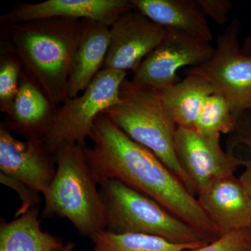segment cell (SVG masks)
<instances>
[{
    "instance_id": "obj_28",
    "label": "cell",
    "mask_w": 251,
    "mask_h": 251,
    "mask_svg": "<svg viewBox=\"0 0 251 251\" xmlns=\"http://www.w3.org/2000/svg\"><path fill=\"white\" fill-rule=\"evenodd\" d=\"M247 251H251V231L250 239H249V245H248Z\"/></svg>"
},
{
    "instance_id": "obj_17",
    "label": "cell",
    "mask_w": 251,
    "mask_h": 251,
    "mask_svg": "<svg viewBox=\"0 0 251 251\" xmlns=\"http://www.w3.org/2000/svg\"><path fill=\"white\" fill-rule=\"evenodd\" d=\"M157 91L177 126L193 129L203 104L214 93L210 84L195 74H187L177 83Z\"/></svg>"
},
{
    "instance_id": "obj_15",
    "label": "cell",
    "mask_w": 251,
    "mask_h": 251,
    "mask_svg": "<svg viewBox=\"0 0 251 251\" xmlns=\"http://www.w3.org/2000/svg\"><path fill=\"white\" fill-rule=\"evenodd\" d=\"M110 27L82 20L80 43L73 60L67 86V99L84 92L102 69L110 45Z\"/></svg>"
},
{
    "instance_id": "obj_7",
    "label": "cell",
    "mask_w": 251,
    "mask_h": 251,
    "mask_svg": "<svg viewBox=\"0 0 251 251\" xmlns=\"http://www.w3.org/2000/svg\"><path fill=\"white\" fill-rule=\"evenodd\" d=\"M241 24L234 19L218 37L211 58L186 74L204 77L228 102L236 120L251 111V57L239 44Z\"/></svg>"
},
{
    "instance_id": "obj_13",
    "label": "cell",
    "mask_w": 251,
    "mask_h": 251,
    "mask_svg": "<svg viewBox=\"0 0 251 251\" xmlns=\"http://www.w3.org/2000/svg\"><path fill=\"white\" fill-rule=\"evenodd\" d=\"M197 196L220 235L251 228V196L234 175L214 181Z\"/></svg>"
},
{
    "instance_id": "obj_19",
    "label": "cell",
    "mask_w": 251,
    "mask_h": 251,
    "mask_svg": "<svg viewBox=\"0 0 251 251\" xmlns=\"http://www.w3.org/2000/svg\"><path fill=\"white\" fill-rule=\"evenodd\" d=\"M92 240L94 251H184L199 248L191 244H175L157 236L114 233L107 229Z\"/></svg>"
},
{
    "instance_id": "obj_14",
    "label": "cell",
    "mask_w": 251,
    "mask_h": 251,
    "mask_svg": "<svg viewBox=\"0 0 251 251\" xmlns=\"http://www.w3.org/2000/svg\"><path fill=\"white\" fill-rule=\"evenodd\" d=\"M133 9L166 30L182 33L210 43L206 16L196 0H130Z\"/></svg>"
},
{
    "instance_id": "obj_22",
    "label": "cell",
    "mask_w": 251,
    "mask_h": 251,
    "mask_svg": "<svg viewBox=\"0 0 251 251\" xmlns=\"http://www.w3.org/2000/svg\"><path fill=\"white\" fill-rule=\"evenodd\" d=\"M251 231V228L233 231L202 247L184 251H247Z\"/></svg>"
},
{
    "instance_id": "obj_9",
    "label": "cell",
    "mask_w": 251,
    "mask_h": 251,
    "mask_svg": "<svg viewBox=\"0 0 251 251\" xmlns=\"http://www.w3.org/2000/svg\"><path fill=\"white\" fill-rule=\"evenodd\" d=\"M214 52V48L207 41L167 30L161 44L141 62L132 80L148 88L161 90L181 81L177 72L181 67L202 65Z\"/></svg>"
},
{
    "instance_id": "obj_23",
    "label": "cell",
    "mask_w": 251,
    "mask_h": 251,
    "mask_svg": "<svg viewBox=\"0 0 251 251\" xmlns=\"http://www.w3.org/2000/svg\"><path fill=\"white\" fill-rule=\"evenodd\" d=\"M206 18H211L221 25H224L228 20L233 4L229 0H196Z\"/></svg>"
},
{
    "instance_id": "obj_4",
    "label": "cell",
    "mask_w": 251,
    "mask_h": 251,
    "mask_svg": "<svg viewBox=\"0 0 251 251\" xmlns=\"http://www.w3.org/2000/svg\"><path fill=\"white\" fill-rule=\"evenodd\" d=\"M120 103L105 110L106 115L135 143L151 151L195 196L175 151L177 125L162 103L158 91L125 79Z\"/></svg>"
},
{
    "instance_id": "obj_11",
    "label": "cell",
    "mask_w": 251,
    "mask_h": 251,
    "mask_svg": "<svg viewBox=\"0 0 251 251\" xmlns=\"http://www.w3.org/2000/svg\"><path fill=\"white\" fill-rule=\"evenodd\" d=\"M1 174L44 194L56 173L55 157L41 138L22 141L14 138L4 123L0 126Z\"/></svg>"
},
{
    "instance_id": "obj_16",
    "label": "cell",
    "mask_w": 251,
    "mask_h": 251,
    "mask_svg": "<svg viewBox=\"0 0 251 251\" xmlns=\"http://www.w3.org/2000/svg\"><path fill=\"white\" fill-rule=\"evenodd\" d=\"M39 87L22 72L19 89L5 125L27 139H43L56 112Z\"/></svg>"
},
{
    "instance_id": "obj_26",
    "label": "cell",
    "mask_w": 251,
    "mask_h": 251,
    "mask_svg": "<svg viewBox=\"0 0 251 251\" xmlns=\"http://www.w3.org/2000/svg\"><path fill=\"white\" fill-rule=\"evenodd\" d=\"M242 49L244 53L251 57V34L244 40Z\"/></svg>"
},
{
    "instance_id": "obj_25",
    "label": "cell",
    "mask_w": 251,
    "mask_h": 251,
    "mask_svg": "<svg viewBox=\"0 0 251 251\" xmlns=\"http://www.w3.org/2000/svg\"><path fill=\"white\" fill-rule=\"evenodd\" d=\"M244 171L239 176L241 182L251 196V159L247 160L244 163Z\"/></svg>"
},
{
    "instance_id": "obj_10",
    "label": "cell",
    "mask_w": 251,
    "mask_h": 251,
    "mask_svg": "<svg viewBox=\"0 0 251 251\" xmlns=\"http://www.w3.org/2000/svg\"><path fill=\"white\" fill-rule=\"evenodd\" d=\"M166 32L135 9L127 11L110 27V45L102 69L135 72L161 44Z\"/></svg>"
},
{
    "instance_id": "obj_21",
    "label": "cell",
    "mask_w": 251,
    "mask_h": 251,
    "mask_svg": "<svg viewBox=\"0 0 251 251\" xmlns=\"http://www.w3.org/2000/svg\"><path fill=\"white\" fill-rule=\"evenodd\" d=\"M22 71L18 57L1 58L0 66V105L1 110L8 113L12 106L19 89Z\"/></svg>"
},
{
    "instance_id": "obj_6",
    "label": "cell",
    "mask_w": 251,
    "mask_h": 251,
    "mask_svg": "<svg viewBox=\"0 0 251 251\" xmlns=\"http://www.w3.org/2000/svg\"><path fill=\"white\" fill-rule=\"evenodd\" d=\"M126 75L122 71L101 69L80 97L65 99L43 138L51 153L65 144L86 147L96 118L121 101L120 87Z\"/></svg>"
},
{
    "instance_id": "obj_2",
    "label": "cell",
    "mask_w": 251,
    "mask_h": 251,
    "mask_svg": "<svg viewBox=\"0 0 251 251\" xmlns=\"http://www.w3.org/2000/svg\"><path fill=\"white\" fill-rule=\"evenodd\" d=\"M11 25V39L23 72L52 105L64 101L82 20L49 18Z\"/></svg>"
},
{
    "instance_id": "obj_8",
    "label": "cell",
    "mask_w": 251,
    "mask_h": 251,
    "mask_svg": "<svg viewBox=\"0 0 251 251\" xmlns=\"http://www.w3.org/2000/svg\"><path fill=\"white\" fill-rule=\"evenodd\" d=\"M175 151L195 196L214 181L234 175L245 161L223 150L220 134L204 135L183 127L175 132Z\"/></svg>"
},
{
    "instance_id": "obj_18",
    "label": "cell",
    "mask_w": 251,
    "mask_h": 251,
    "mask_svg": "<svg viewBox=\"0 0 251 251\" xmlns=\"http://www.w3.org/2000/svg\"><path fill=\"white\" fill-rule=\"evenodd\" d=\"M39 208L34 206L11 222L0 225V251H59L62 239L44 232L39 219Z\"/></svg>"
},
{
    "instance_id": "obj_1",
    "label": "cell",
    "mask_w": 251,
    "mask_h": 251,
    "mask_svg": "<svg viewBox=\"0 0 251 251\" xmlns=\"http://www.w3.org/2000/svg\"><path fill=\"white\" fill-rule=\"evenodd\" d=\"M85 148L87 163L98 184L116 179L156 201L210 243L221 237L197 198L151 151L130 139L102 113L94 120Z\"/></svg>"
},
{
    "instance_id": "obj_24",
    "label": "cell",
    "mask_w": 251,
    "mask_h": 251,
    "mask_svg": "<svg viewBox=\"0 0 251 251\" xmlns=\"http://www.w3.org/2000/svg\"><path fill=\"white\" fill-rule=\"evenodd\" d=\"M233 133V143L247 149L251 153V115L249 112L238 118Z\"/></svg>"
},
{
    "instance_id": "obj_20",
    "label": "cell",
    "mask_w": 251,
    "mask_h": 251,
    "mask_svg": "<svg viewBox=\"0 0 251 251\" xmlns=\"http://www.w3.org/2000/svg\"><path fill=\"white\" fill-rule=\"evenodd\" d=\"M237 120L228 102L219 94H211L203 104L194 129L204 135L232 133Z\"/></svg>"
},
{
    "instance_id": "obj_27",
    "label": "cell",
    "mask_w": 251,
    "mask_h": 251,
    "mask_svg": "<svg viewBox=\"0 0 251 251\" xmlns=\"http://www.w3.org/2000/svg\"><path fill=\"white\" fill-rule=\"evenodd\" d=\"M75 247V244L74 242H68L67 244H65L64 247L62 248L59 251H74V248Z\"/></svg>"
},
{
    "instance_id": "obj_5",
    "label": "cell",
    "mask_w": 251,
    "mask_h": 251,
    "mask_svg": "<svg viewBox=\"0 0 251 251\" xmlns=\"http://www.w3.org/2000/svg\"><path fill=\"white\" fill-rule=\"evenodd\" d=\"M99 186L106 210L107 230L157 236L198 247L209 244L189 225L122 181L108 179Z\"/></svg>"
},
{
    "instance_id": "obj_12",
    "label": "cell",
    "mask_w": 251,
    "mask_h": 251,
    "mask_svg": "<svg viewBox=\"0 0 251 251\" xmlns=\"http://www.w3.org/2000/svg\"><path fill=\"white\" fill-rule=\"evenodd\" d=\"M133 9L130 0H48L23 4L3 17L9 25L49 19L88 20L112 25L117 18Z\"/></svg>"
},
{
    "instance_id": "obj_3",
    "label": "cell",
    "mask_w": 251,
    "mask_h": 251,
    "mask_svg": "<svg viewBox=\"0 0 251 251\" xmlns=\"http://www.w3.org/2000/svg\"><path fill=\"white\" fill-rule=\"evenodd\" d=\"M85 147L65 144L57 149L56 173L44 193L42 217L70 221L82 236L92 239L107 229L105 204L87 161Z\"/></svg>"
}]
</instances>
